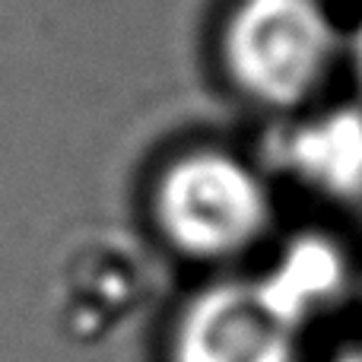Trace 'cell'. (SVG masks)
<instances>
[{"mask_svg":"<svg viewBox=\"0 0 362 362\" xmlns=\"http://www.w3.org/2000/svg\"><path fill=\"white\" fill-rule=\"evenodd\" d=\"M146 255L121 232H93L74 245L61 270V293L70 321H102L124 315L146 293Z\"/></svg>","mask_w":362,"mask_h":362,"instance_id":"4","label":"cell"},{"mask_svg":"<svg viewBox=\"0 0 362 362\" xmlns=\"http://www.w3.org/2000/svg\"><path fill=\"white\" fill-rule=\"evenodd\" d=\"M350 61H353V70H356V76L362 83V19H359V25L353 29V35H350Z\"/></svg>","mask_w":362,"mask_h":362,"instance_id":"7","label":"cell"},{"mask_svg":"<svg viewBox=\"0 0 362 362\" xmlns=\"http://www.w3.org/2000/svg\"><path fill=\"white\" fill-rule=\"evenodd\" d=\"M153 219L175 251L223 261L248 251L274 219L267 181L229 150L200 146L175 156L153 185Z\"/></svg>","mask_w":362,"mask_h":362,"instance_id":"2","label":"cell"},{"mask_svg":"<svg viewBox=\"0 0 362 362\" xmlns=\"http://www.w3.org/2000/svg\"><path fill=\"white\" fill-rule=\"evenodd\" d=\"M299 331L261 276L216 280L181 305L169 362H299Z\"/></svg>","mask_w":362,"mask_h":362,"instance_id":"3","label":"cell"},{"mask_svg":"<svg viewBox=\"0 0 362 362\" xmlns=\"http://www.w3.org/2000/svg\"><path fill=\"white\" fill-rule=\"evenodd\" d=\"M340 32L321 0H235L219 32L226 76L264 108H299L331 76Z\"/></svg>","mask_w":362,"mask_h":362,"instance_id":"1","label":"cell"},{"mask_svg":"<svg viewBox=\"0 0 362 362\" xmlns=\"http://www.w3.org/2000/svg\"><path fill=\"white\" fill-rule=\"evenodd\" d=\"M327 362H362V344L344 346V350H337Z\"/></svg>","mask_w":362,"mask_h":362,"instance_id":"8","label":"cell"},{"mask_svg":"<svg viewBox=\"0 0 362 362\" xmlns=\"http://www.w3.org/2000/svg\"><path fill=\"white\" fill-rule=\"evenodd\" d=\"M283 159L302 181L331 194H362V112L334 108L302 121L283 140Z\"/></svg>","mask_w":362,"mask_h":362,"instance_id":"5","label":"cell"},{"mask_svg":"<svg viewBox=\"0 0 362 362\" xmlns=\"http://www.w3.org/2000/svg\"><path fill=\"white\" fill-rule=\"evenodd\" d=\"M270 299L299 327L312 315L325 312L340 299L346 286V257L337 242L325 235H299L276 255L261 274Z\"/></svg>","mask_w":362,"mask_h":362,"instance_id":"6","label":"cell"}]
</instances>
